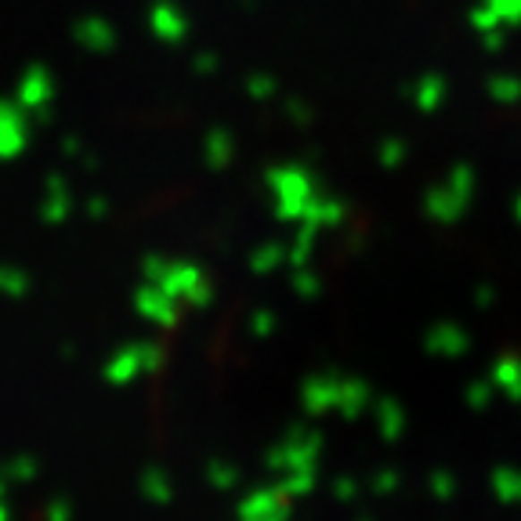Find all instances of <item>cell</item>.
<instances>
[{
    "instance_id": "cell-2",
    "label": "cell",
    "mask_w": 521,
    "mask_h": 521,
    "mask_svg": "<svg viewBox=\"0 0 521 521\" xmlns=\"http://www.w3.org/2000/svg\"><path fill=\"white\" fill-rule=\"evenodd\" d=\"M83 30H87L83 37H91V40H109V30L102 22H91V26H83Z\"/></svg>"
},
{
    "instance_id": "cell-1",
    "label": "cell",
    "mask_w": 521,
    "mask_h": 521,
    "mask_svg": "<svg viewBox=\"0 0 521 521\" xmlns=\"http://www.w3.org/2000/svg\"><path fill=\"white\" fill-rule=\"evenodd\" d=\"M152 22H156V30H159L163 37H178V33H182V15L174 12L170 4H159V8L152 12Z\"/></svg>"
}]
</instances>
